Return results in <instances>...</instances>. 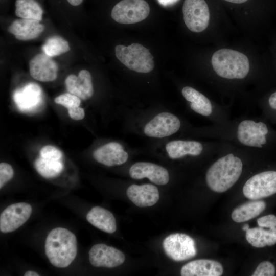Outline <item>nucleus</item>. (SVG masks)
<instances>
[{"label": "nucleus", "instance_id": "obj_8", "mask_svg": "<svg viewBox=\"0 0 276 276\" xmlns=\"http://www.w3.org/2000/svg\"><path fill=\"white\" fill-rule=\"evenodd\" d=\"M182 12L187 28L194 32H201L208 26L210 12L204 0H185Z\"/></svg>", "mask_w": 276, "mask_h": 276}, {"label": "nucleus", "instance_id": "obj_7", "mask_svg": "<svg viewBox=\"0 0 276 276\" xmlns=\"http://www.w3.org/2000/svg\"><path fill=\"white\" fill-rule=\"evenodd\" d=\"M243 193L250 200H259L276 193V171H267L257 174L245 183Z\"/></svg>", "mask_w": 276, "mask_h": 276}, {"label": "nucleus", "instance_id": "obj_33", "mask_svg": "<svg viewBox=\"0 0 276 276\" xmlns=\"http://www.w3.org/2000/svg\"><path fill=\"white\" fill-rule=\"evenodd\" d=\"M257 223L260 227L268 228L276 233V216L274 215L270 214L258 218Z\"/></svg>", "mask_w": 276, "mask_h": 276}, {"label": "nucleus", "instance_id": "obj_18", "mask_svg": "<svg viewBox=\"0 0 276 276\" xmlns=\"http://www.w3.org/2000/svg\"><path fill=\"white\" fill-rule=\"evenodd\" d=\"M223 272L222 265L218 261L199 259L183 265L180 271L182 276H220Z\"/></svg>", "mask_w": 276, "mask_h": 276}, {"label": "nucleus", "instance_id": "obj_22", "mask_svg": "<svg viewBox=\"0 0 276 276\" xmlns=\"http://www.w3.org/2000/svg\"><path fill=\"white\" fill-rule=\"evenodd\" d=\"M168 155L171 159L181 158L187 155L198 156L203 150V146L195 141L174 140L165 147Z\"/></svg>", "mask_w": 276, "mask_h": 276}, {"label": "nucleus", "instance_id": "obj_10", "mask_svg": "<svg viewBox=\"0 0 276 276\" xmlns=\"http://www.w3.org/2000/svg\"><path fill=\"white\" fill-rule=\"evenodd\" d=\"M32 213L30 204L25 202L12 204L0 215V230L2 233L12 232L20 227L29 218Z\"/></svg>", "mask_w": 276, "mask_h": 276}, {"label": "nucleus", "instance_id": "obj_24", "mask_svg": "<svg viewBox=\"0 0 276 276\" xmlns=\"http://www.w3.org/2000/svg\"><path fill=\"white\" fill-rule=\"evenodd\" d=\"M265 208L264 201L252 200L236 208L233 211L231 217L236 222H243L259 215Z\"/></svg>", "mask_w": 276, "mask_h": 276}, {"label": "nucleus", "instance_id": "obj_27", "mask_svg": "<svg viewBox=\"0 0 276 276\" xmlns=\"http://www.w3.org/2000/svg\"><path fill=\"white\" fill-rule=\"evenodd\" d=\"M34 166L38 173L46 178L57 176L63 169V165L60 160L48 159L40 156L35 160Z\"/></svg>", "mask_w": 276, "mask_h": 276}, {"label": "nucleus", "instance_id": "obj_12", "mask_svg": "<svg viewBox=\"0 0 276 276\" xmlns=\"http://www.w3.org/2000/svg\"><path fill=\"white\" fill-rule=\"evenodd\" d=\"M88 254L89 262L95 267L113 268L122 264L125 260L122 251L104 244L94 245Z\"/></svg>", "mask_w": 276, "mask_h": 276}, {"label": "nucleus", "instance_id": "obj_40", "mask_svg": "<svg viewBox=\"0 0 276 276\" xmlns=\"http://www.w3.org/2000/svg\"><path fill=\"white\" fill-rule=\"evenodd\" d=\"M249 228V226L248 224H245L243 227H242V229L244 231H246L248 228Z\"/></svg>", "mask_w": 276, "mask_h": 276}, {"label": "nucleus", "instance_id": "obj_30", "mask_svg": "<svg viewBox=\"0 0 276 276\" xmlns=\"http://www.w3.org/2000/svg\"><path fill=\"white\" fill-rule=\"evenodd\" d=\"M275 269L274 266L269 261L261 262L252 273V276H273L274 275Z\"/></svg>", "mask_w": 276, "mask_h": 276}, {"label": "nucleus", "instance_id": "obj_25", "mask_svg": "<svg viewBox=\"0 0 276 276\" xmlns=\"http://www.w3.org/2000/svg\"><path fill=\"white\" fill-rule=\"evenodd\" d=\"M245 236L247 242L257 248L272 246L276 243V233L270 229L267 230L260 226L249 228L246 231Z\"/></svg>", "mask_w": 276, "mask_h": 276}, {"label": "nucleus", "instance_id": "obj_15", "mask_svg": "<svg viewBox=\"0 0 276 276\" xmlns=\"http://www.w3.org/2000/svg\"><path fill=\"white\" fill-rule=\"evenodd\" d=\"M93 156L96 160L103 165L113 166L126 163L128 154L120 143L110 142L95 150Z\"/></svg>", "mask_w": 276, "mask_h": 276}, {"label": "nucleus", "instance_id": "obj_14", "mask_svg": "<svg viewBox=\"0 0 276 276\" xmlns=\"http://www.w3.org/2000/svg\"><path fill=\"white\" fill-rule=\"evenodd\" d=\"M58 66L51 57L45 53L35 55L29 62V72L31 77L41 82L55 80L58 74Z\"/></svg>", "mask_w": 276, "mask_h": 276}, {"label": "nucleus", "instance_id": "obj_28", "mask_svg": "<svg viewBox=\"0 0 276 276\" xmlns=\"http://www.w3.org/2000/svg\"><path fill=\"white\" fill-rule=\"evenodd\" d=\"M42 49L44 53L52 57L68 52L70 47L68 42L64 38L59 36H54L46 40Z\"/></svg>", "mask_w": 276, "mask_h": 276}, {"label": "nucleus", "instance_id": "obj_38", "mask_svg": "<svg viewBox=\"0 0 276 276\" xmlns=\"http://www.w3.org/2000/svg\"><path fill=\"white\" fill-rule=\"evenodd\" d=\"M25 276H38L40 275L38 273L32 271V270H29L26 271L25 274Z\"/></svg>", "mask_w": 276, "mask_h": 276}, {"label": "nucleus", "instance_id": "obj_11", "mask_svg": "<svg viewBox=\"0 0 276 276\" xmlns=\"http://www.w3.org/2000/svg\"><path fill=\"white\" fill-rule=\"evenodd\" d=\"M268 132L264 123L244 120L238 125L237 137L240 143L246 146L261 148L266 142L265 136Z\"/></svg>", "mask_w": 276, "mask_h": 276}, {"label": "nucleus", "instance_id": "obj_9", "mask_svg": "<svg viewBox=\"0 0 276 276\" xmlns=\"http://www.w3.org/2000/svg\"><path fill=\"white\" fill-rule=\"evenodd\" d=\"M180 127V122L177 117L164 112L156 115L145 125L144 132L150 137L163 138L175 133Z\"/></svg>", "mask_w": 276, "mask_h": 276}, {"label": "nucleus", "instance_id": "obj_16", "mask_svg": "<svg viewBox=\"0 0 276 276\" xmlns=\"http://www.w3.org/2000/svg\"><path fill=\"white\" fill-rule=\"evenodd\" d=\"M67 90L81 100L90 99L94 94V88L90 73L85 70L80 71L76 76L71 74L65 80Z\"/></svg>", "mask_w": 276, "mask_h": 276}, {"label": "nucleus", "instance_id": "obj_23", "mask_svg": "<svg viewBox=\"0 0 276 276\" xmlns=\"http://www.w3.org/2000/svg\"><path fill=\"white\" fill-rule=\"evenodd\" d=\"M182 94L185 99L191 103V108L196 113L204 116H209L212 113L210 101L195 89L186 86L182 89Z\"/></svg>", "mask_w": 276, "mask_h": 276}, {"label": "nucleus", "instance_id": "obj_26", "mask_svg": "<svg viewBox=\"0 0 276 276\" xmlns=\"http://www.w3.org/2000/svg\"><path fill=\"white\" fill-rule=\"evenodd\" d=\"M15 13L18 17L40 21L43 10L35 0H16Z\"/></svg>", "mask_w": 276, "mask_h": 276}, {"label": "nucleus", "instance_id": "obj_13", "mask_svg": "<svg viewBox=\"0 0 276 276\" xmlns=\"http://www.w3.org/2000/svg\"><path fill=\"white\" fill-rule=\"evenodd\" d=\"M130 177L134 179L147 178L158 185H166L169 180V173L163 167L149 162H137L129 169Z\"/></svg>", "mask_w": 276, "mask_h": 276}, {"label": "nucleus", "instance_id": "obj_2", "mask_svg": "<svg viewBox=\"0 0 276 276\" xmlns=\"http://www.w3.org/2000/svg\"><path fill=\"white\" fill-rule=\"evenodd\" d=\"M243 164L239 157L228 154L216 161L208 170L206 181L212 191L222 193L231 188L238 180Z\"/></svg>", "mask_w": 276, "mask_h": 276}, {"label": "nucleus", "instance_id": "obj_36", "mask_svg": "<svg viewBox=\"0 0 276 276\" xmlns=\"http://www.w3.org/2000/svg\"><path fill=\"white\" fill-rule=\"evenodd\" d=\"M158 3L163 6L172 5L176 3L178 0H157Z\"/></svg>", "mask_w": 276, "mask_h": 276}, {"label": "nucleus", "instance_id": "obj_39", "mask_svg": "<svg viewBox=\"0 0 276 276\" xmlns=\"http://www.w3.org/2000/svg\"><path fill=\"white\" fill-rule=\"evenodd\" d=\"M224 1L228 2L233 3L241 4V3L245 2L247 1L248 0H224Z\"/></svg>", "mask_w": 276, "mask_h": 276}, {"label": "nucleus", "instance_id": "obj_19", "mask_svg": "<svg viewBox=\"0 0 276 276\" xmlns=\"http://www.w3.org/2000/svg\"><path fill=\"white\" fill-rule=\"evenodd\" d=\"M14 100L22 111H30L38 106L42 100V90L36 83H29L16 90L13 95Z\"/></svg>", "mask_w": 276, "mask_h": 276}, {"label": "nucleus", "instance_id": "obj_31", "mask_svg": "<svg viewBox=\"0 0 276 276\" xmlns=\"http://www.w3.org/2000/svg\"><path fill=\"white\" fill-rule=\"evenodd\" d=\"M39 154L40 157L51 159L61 160L62 157L61 151L51 145H47L42 147L40 150Z\"/></svg>", "mask_w": 276, "mask_h": 276}, {"label": "nucleus", "instance_id": "obj_3", "mask_svg": "<svg viewBox=\"0 0 276 276\" xmlns=\"http://www.w3.org/2000/svg\"><path fill=\"white\" fill-rule=\"evenodd\" d=\"M212 65L218 76L229 79L244 78L249 71L247 56L228 49L216 51L212 57Z\"/></svg>", "mask_w": 276, "mask_h": 276}, {"label": "nucleus", "instance_id": "obj_35", "mask_svg": "<svg viewBox=\"0 0 276 276\" xmlns=\"http://www.w3.org/2000/svg\"><path fill=\"white\" fill-rule=\"evenodd\" d=\"M268 103L271 108L276 109V92H274L270 96Z\"/></svg>", "mask_w": 276, "mask_h": 276}, {"label": "nucleus", "instance_id": "obj_32", "mask_svg": "<svg viewBox=\"0 0 276 276\" xmlns=\"http://www.w3.org/2000/svg\"><path fill=\"white\" fill-rule=\"evenodd\" d=\"M14 175L12 167L6 163L0 164V188L1 189Z\"/></svg>", "mask_w": 276, "mask_h": 276}, {"label": "nucleus", "instance_id": "obj_5", "mask_svg": "<svg viewBox=\"0 0 276 276\" xmlns=\"http://www.w3.org/2000/svg\"><path fill=\"white\" fill-rule=\"evenodd\" d=\"M150 13V7L145 0H122L111 11V17L116 22L131 24L142 21Z\"/></svg>", "mask_w": 276, "mask_h": 276}, {"label": "nucleus", "instance_id": "obj_21", "mask_svg": "<svg viewBox=\"0 0 276 276\" xmlns=\"http://www.w3.org/2000/svg\"><path fill=\"white\" fill-rule=\"evenodd\" d=\"M87 220L98 229L109 234L117 229L116 220L111 212L100 207L95 206L87 213Z\"/></svg>", "mask_w": 276, "mask_h": 276}, {"label": "nucleus", "instance_id": "obj_1", "mask_svg": "<svg viewBox=\"0 0 276 276\" xmlns=\"http://www.w3.org/2000/svg\"><path fill=\"white\" fill-rule=\"evenodd\" d=\"M77 251L76 237L67 229L57 227L47 236L45 252L53 266L59 268L67 267L76 258Z\"/></svg>", "mask_w": 276, "mask_h": 276}, {"label": "nucleus", "instance_id": "obj_34", "mask_svg": "<svg viewBox=\"0 0 276 276\" xmlns=\"http://www.w3.org/2000/svg\"><path fill=\"white\" fill-rule=\"evenodd\" d=\"M70 118L74 120H81L85 117L84 109L80 106L68 109Z\"/></svg>", "mask_w": 276, "mask_h": 276}, {"label": "nucleus", "instance_id": "obj_4", "mask_svg": "<svg viewBox=\"0 0 276 276\" xmlns=\"http://www.w3.org/2000/svg\"><path fill=\"white\" fill-rule=\"evenodd\" d=\"M118 59L128 68L142 73H148L154 67L153 57L143 45L133 43L126 47L118 45L115 48Z\"/></svg>", "mask_w": 276, "mask_h": 276}, {"label": "nucleus", "instance_id": "obj_6", "mask_svg": "<svg viewBox=\"0 0 276 276\" xmlns=\"http://www.w3.org/2000/svg\"><path fill=\"white\" fill-rule=\"evenodd\" d=\"M163 247L168 257L175 261H182L197 254L194 240L185 234H171L163 242Z\"/></svg>", "mask_w": 276, "mask_h": 276}, {"label": "nucleus", "instance_id": "obj_20", "mask_svg": "<svg viewBox=\"0 0 276 276\" xmlns=\"http://www.w3.org/2000/svg\"><path fill=\"white\" fill-rule=\"evenodd\" d=\"M44 29L39 21L21 18L14 20L8 30L17 39L26 41L37 38Z\"/></svg>", "mask_w": 276, "mask_h": 276}, {"label": "nucleus", "instance_id": "obj_37", "mask_svg": "<svg viewBox=\"0 0 276 276\" xmlns=\"http://www.w3.org/2000/svg\"><path fill=\"white\" fill-rule=\"evenodd\" d=\"M72 5L76 6L80 5L83 0H67Z\"/></svg>", "mask_w": 276, "mask_h": 276}, {"label": "nucleus", "instance_id": "obj_17", "mask_svg": "<svg viewBox=\"0 0 276 276\" xmlns=\"http://www.w3.org/2000/svg\"><path fill=\"white\" fill-rule=\"evenodd\" d=\"M126 194L131 201L141 208L153 205L159 198L157 188L152 184L132 185L127 188Z\"/></svg>", "mask_w": 276, "mask_h": 276}, {"label": "nucleus", "instance_id": "obj_29", "mask_svg": "<svg viewBox=\"0 0 276 276\" xmlns=\"http://www.w3.org/2000/svg\"><path fill=\"white\" fill-rule=\"evenodd\" d=\"M54 102L68 109L79 106L81 104V99L68 93L58 96L55 98Z\"/></svg>", "mask_w": 276, "mask_h": 276}]
</instances>
